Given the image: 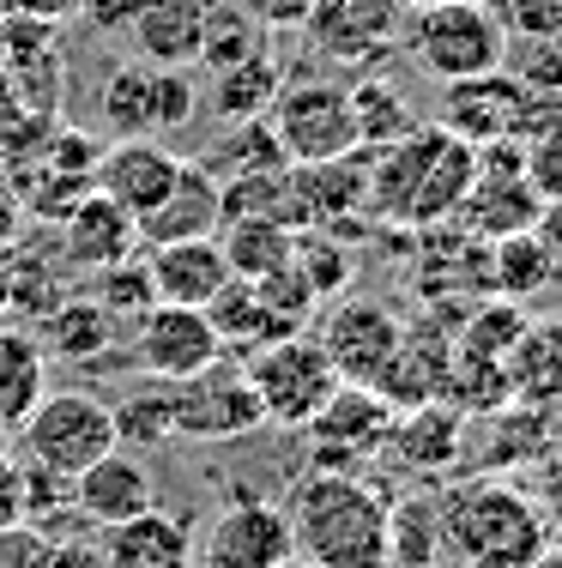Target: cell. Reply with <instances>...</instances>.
I'll return each instance as SVG.
<instances>
[{
	"instance_id": "obj_26",
	"label": "cell",
	"mask_w": 562,
	"mask_h": 568,
	"mask_svg": "<svg viewBox=\"0 0 562 568\" xmlns=\"http://www.w3.org/2000/svg\"><path fill=\"white\" fill-rule=\"evenodd\" d=\"M285 91V67H278L273 49H248V55L212 67V103H218L224 121H254L273 110V98Z\"/></svg>"
},
{
	"instance_id": "obj_18",
	"label": "cell",
	"mask_w": 562,
	"mask_h": 568,
	"mask_svg": "<svg viewBox=\"0 0 562 568\" xmlns=\"http://www.w3.org/2000/svg\"><path fill=\"white\" fill-rule=\"evenodd\" d=\"M140 254V219L122 212L115 200H103L98 187L79 194L73 206L61 212V261L79 266V273H98V266L133 261Z\"/></svg>"
},
{
	"instance_id": "obj_21",
	"label": "cell",
	"mask_w": 562,
	"mask_h": 568,
	"mask_svg": "<svg viewBox=\"0 0 562 568\" xmlns=\"http://www.w3.org/2000/svg\"><path fill=\"white\" fill-rule=\"evenodd\" d=\"M145 273H152V296L176 308H212L218 291L231 284V261H224L218 236H194V242H164L145 248Z\"/></svg>"
},
{
	"instance_id": "obj_46",
	"label": "cell",
	"mask_w": 562,
	"mask_h": 568,
	"mask_svg": "<svg viewBox=\"0 0 562 568\" xmlns=\"http://www.w3.org/2000/svg\"><path fill=\"white\" fill-rule=\"evenodd\" d=\"M19 236H24V200H19V187L7 182V170H0V254L19 248Z\"/></svg>"
},
{
	"instance_id": "obj_47",
	"label": "cell",
	"mask_w": 562,
	"mask_h": 568,
	"mask_svg": "<svg viewBox=\"0 0 562 568\" xmlns=\"http://www.w3.org/2000/svg\"><path fill=\"white\" fill-rule=\"evenodd\" d=\"M532 236H539V248L551 254V266H556V278H562V200H544V206H539Z\"/></svg>"
},
{
	"instance_id": "obj_12",
	"label": "cell",
	"mask_w": 562,
	"mask_h": 568,
	"mask_svg": "<svg viewBox=\"0 0 562 568\" xmlns=\"http://www.w3.org/2000/svg\"><path fill=\"white\" fill-rule=\"evenodd\" d=\"M399 339H406V321L381 296H339V308H327V321H320V351H327L333 375L357 387L381 382Z\"/></svg>"
},
{
	"instance_id": "obj_29",
	"label": "cell",
	"mask_w": 562,
	"mask_h": 568,
	"mask_svg": "<svg viewBox=\"0 0 562 568\" xmlns=\"http://www.w3.org/2000/svg\"><path fill=\"white\" fill-rule=\"evenodd\" d=\"M551 278H556V266H551V254L539 248L532 230L484 242V291H497L502 303H527V296L551 291Z\"/></svg>"
},
{
	"instance_id": "obj_33",
	"label": "cell",
	"mask_w": 562,
	"mask_h": 568,
	"mask_svg": "<svg viewBox=\"0 0 562 568\" xmlns=\"http://www.w3.org/2000/svg\"><path fill=\"white\" fill-rule=\"evenodd\" d=\"M218 248L224 261H231V278H260L273 273V266L290 261V248H297V230L290 224H273V219H224L218 224Z\"/></svg>"
},
{
	"instance_id": "obj_20",
	"label": "cell",
	"mask_w": 562,
	"mask_h": 568,
	"mask_svg": "<svg viewBox=\"0 0 562 568\" xmlns=\"http://www.w3.org/2000/svg\"><path fill=\"white\" fill-rule=\"evenodd\" d=\"M73 503L91 526H122V520H133V514L157 508V478H152V466H145L140 454L110 448L73 478Z\"/></svg>"
},
{
	"instance_id": "obj_44",
	"label": "cell",
	"mask_w": 562,
	"mask_h": 568,
	"mask_svg": "<svg viewBox=\"0 0 562 568\" xmlns=\"http://www.w3.org/2000/svg\"><path fill=\"white\" fill-rule=\"evenodd\" d=\"M79 0H0V19H37V24H61L73 19Z\"/></svg>"
},
{
	"instance_id": "obj_16",
	"label": "cell",
	"mask_w": 562,
	"mask_h": 568,
	"mask_svg": "<svg viewBox=\"0 0 562 568\" xmlns=\"http://www.w3.org/2000/svg\"><path fill=\"white\" fill-rule=\"evenodd\" d=\"M224 224V182L212 175L200 158H182L170 194L140 219V248H164V242H194V236H218Z\"/></svg>"
},
{
	"instance_id": "obj_50",
	"label": "cell",
	"mask_w": 562,
	"mask_h": 568,
	"mask_svg": "<svg viewBox=\"0 0 562 568\" xmlns=\"http://www.w3.org/2000/svg\"><path fill=\"white\" fill-rule=\"evenodd\" d=\"M285 568H320V562H303V557H290V562H285Z\"/></svg>"
},
{
	"instance_id": "obj_1",
	"label": "cell",
	"mask_w": 562,
	"mask_h": 568,
	"mask_svg": "<svg viewBox=\"0 0 562 568\" xmlns=\"http://www.w3.org/2000/svg\"><path fill=\"white\" fill-rule=\"evenodd\" d=\"M290 545L320 568H387V490L364 471L309 466L285 490Z\"/></svg>"
},
{
	"instance_id": "obj_41",
	"label": "cell",
	"mask_w": 562,
	"mask_h": 568,
	"mask_svg": "<svg viewBox=\"0 0 562 568\" xmlns=\"http://www.w3.org/2000/svg\"><path fill=\"white\" fill-rule=\"evenodd\" d=\"M514 79L532 103H556L562 110V43H532V55L514 67Z\"/></svg>"
},
{
	"instance_id": "obj_34",
	"label": "cell",
	"mask_w": 562,
	"mask_h": 568,
	"mask_svg": "<svg viewBox=\"0 0 562 568\" xmlns=\"http://www.w3.org/2000/svg\"><path fill=\"white\" fill-rule=\"evenodd\" d=\"M351 115H357V145L364 152H381V145L406 140L411 128H418V110H411V98L394 85V79L369 73L351 85Z\"/></svg>"
},
{
	"instance_id": "obj_49",
	"label": "cell",
	"mask_w": 562,
	"mask_h": 568,
	"mask_svg": "<svg viewBox=\"0 0 562 568\" xmlns=\"http://www.w3.org/2000/svg\"><path fill=\"white\" fill-rule=\"evenodd\" d=\"M7 303H12V296H7V273H0V315H7Z\"/></svg>"
},
{
	"instance_id": "obj_53",
	"label": "cell",
	"mask_w": 562,
	"mask_h": 568,
	"mask_svg": "<svg viewBox=\"0 0 562 568\" xmlns=\"http://www.w3.org/2000/svg\"><path fill=\"white\" fill-rule=\"evenodd\" d=\"M436 568H448V562H436Z\"/></svg>"
},
{
	"instance_id": "obj_27",
	"label": "cell",
	"mask_w": 562,
	"mask_h": 568,
	"mask_svg": "<svg viewBox=\"0 0 562 568\" xmlns=\"http://www.w3.org/2000/svg\"><path fill=\"white\" fill-rule=\"evenodd\" d=\"M98 115L115 140H145V133H157V67H145V61L110 67L103 85H98Z\"/></svg>"
},
{
	"instance_id": "obj_13",
	"label": "cell",
	"mask_w": 562,
	"mask_h": 568,
	"mask_svg": "<svg viewBox=\"0 0 562 568\" xmlns=\"http://www.w3.org/2000/svg\"><path fill=\"white\" fill-rule=\"evenodd\" d=\"M436 128H448L472 152L490 140H527V91H520V79L508 67L478 73V79H453V85H441Z\"/></svg>"
},
{
	"instance_id": "obj_3",
	"label": "cell",
	"mask_w": 562,
	"mask_h": 568,
	"mask_svg": "<svg viewBox=\"0 0 562 568\" xmlns=\"http://www.w3.org/2000/svg\"><path fill=\"white\" fill-rule=\"evenodd\" d=\"M369 158H375V164H369L364 175H369L375 212H387V219H406V224H436V219H448V212L466 200L472 170H478V152H472V145L453 140V133L436 128V121H418L406 140L381 145V152H369Z\"/></svg>"
},
{
	"instance_id": "obj_5",
	"label": "cell",
	"mask_w": 562,
	"mask_h": 568,
	"mask_svg": "<svg viewBox=\"0 0 562 568\" xmlns=\"http://www.w3.org/2000/svg\"><path fill=\"white\" fill-rule=\"evenodd\" d=\"M406 49L430 79H478L508 67V31L490 0H436V7H411L406 19Z\"/></svg>"
},
{
	"instance_id": "obj_48",
	"label": "cell",
	"mask_w": 562,
	"mask_h": 568,
	"mask_svg": "<svg viewBox=\"0 0 562 568\" xmlns=\"http://www.w3.org/2000/svg\"><path fill=\"white\" fill-rule=\"evenodd\" d=\"M527 568H562V545L551 538V545H544V550H539V557H532Z\"/></svg>"
},
{
	"instance_id": "obj_4",
	"label": "cell",
	"mask_w": 562,
	"mask_h": 568,
	"mask_svg": "<svg viewBox=\"0 0 562 568\" xmlns=\"http://www.w3.org/2000/svg\"><path fill=\"white\" fill-rule=\"evenodd\" d=\"M12 436H19L24 471H43L61 484H73L91 459L122 448L115 442V405L91 387H43V399L31 405V417Z\"/></svg>"
},
{
	"instance_id": "obj_24",
	"label": "cell",
	"mask_w": 562,
	"mask_h": 568,
	"mask_svg": "<svg viewBox=\"0 0 562 568\" xmlns=\"http://www.w3.org/2000/svg\"><path fill=\"white\" fill-rule=\"evenodd\" d=\"M502 375H508V399L551 405L556 412V399H562V321H527L520 339L502 357Z\"/></svg>"
},
{
	"instance_id": "obj_7",
	"label": "cell",
	"mask_w": 562,
	"mask_h": 568,
	"mask_svg": "<svg viewBox=\"0 0 562 568\" xmlns=\"http://www.w3.org/2000/svg\"><path fill=\"white\" fill-rule=\"evenodd\" d=\"M266 121H273V133H278L290 164H333V158L364 152V145H357L351 91L333 85V79H290L273 98Z\"/></svg>"
},
{
	"instance_id": "obj_9",
	"label": "cell",
	"mask_w": 562,
	"mask_h": 568,
	"mask_svg": "<svg viewBox=\"0 0 562 568\" xmlns=\"http://www.w3.org/2000/svg\"><path fill=\"white\" fill-rule=\"evenodd\" d=\"M133 369L145 375V382H194L200 369H212V363H224V339L218 327H212L206 308H176V303H152L140 321H133Z\"/></svg>"
},
{
	"instance_id": "obj_10",
	"label": "cell",
	"mask_w": 562,
	"mask_h": 568,
	"mask_svg": "<svg viewBox=\"0 0 562 568\" xmlns=\"http://www.w3.org/2000/svg\"><path fill=\"white\" fill-rule=\"evenodd\" d=\"M98 152L103 145L79 128H55L37 145H24L19 164L7 170V182L19 187V200H24V219H61L79 194H91Z\"/></svg>"
},
{
	"instance_id": "obj_30",
	"label": "cell",
	"mask_w": 562,
	"mask_h": 568,
	"mask_svg": "<svg viewBox=\"0 0 562 568\" xmlns=\"http://www.w3.org/2000/svg\"><path fill=\"white\" fill-rule=\"evenodd\" d=\"M436 562H448L436 490L387 503V568H436Z\"/></svg>"
},
{
	"instance_id": "obj_51",
	"label": "cell",
	"mask_w": 562,
	"mask_h": 568,
	"mask_svg": "<svg viewBox=\"0 0 562 568\" xmlns=\"http://www.w3.org/2000/svg\"><path fill=\"white\" fill-rule=\"evenodd\" d=\"M406 7H436V0H406Z\"/></svg>"
},
{
	"instance_id": "obj_22",
	"label": "cell",
	"mask_w": 562,
	"mask_h": 568,
	"mask_svg": "<svg viewBox=\"0 0 562 568\" xmlns=\"http://www.w3.org/2000/svg\"><path fill=\"white\" fill-rule=\"evenodd\" d=\"M103 568H200V538L182 514L145 508L122 526H103Z\"/></svg>"
},
{
	"instance_id": "obj_32",
	"label": "cell",
	"mask_w": 562,
	"mask_h": 568,
	"mask_svg": "<svg viewBox=\"0 0 562 568\" xmlns=\"http://www.w3.org/2000/svg\"><path fill=\"white\" fill-rule=\"evenodd\" d=\"M218 182H236V175H273V170H290L285 145H278L273 121L254 115V121H231L224 140H212V152L200 158Z\"/></svg>"
},
{
	"instance_id": "obj_2",
	"label": "cell",
	"mask_w": 562,
	"mask_h": 568,
	"mask_svg": "<svg viewBox=\"0 0 562 568\" xmlns=\"http://www.w3.org/2000/svg\"><path fill=\"white\" fill-rule=\"evenodd\" d=\"M436 503L441 545L460 568H527L556 538L539 496L508 471H478L466 484H448V490H436Z\"/></svg>"
},
{
	"instance_id": "obj_17",
	"label": "cell",
	"mask_w": 562,
	"mask_h": 568,
	"mask_svg": "<svg viewBox=\"0 0 562 568\" xmlns=\"http://www.w3.org/2000/svg\"><path fill=\"white\" fill-rule=\"evenodd\" d=\"M176 170H182V158L145 133V140H115V145H103L91 187H98L103 200H115L122 212H133V219H145V212H152L157 200L170 194Z\"/></svg>"
},
{
	"instance_id": "obj_42",
	"label": "cell",
	"mask_w": 562,
	"mask_h": 568,
	"mask_svg": "<svg viewBox=\"0 0 562 568\" xmlns=\"http://www.w3.org/2000/svg\"><path fill=\"white\" fill-rule=\"evenodd\" d=\"M200 110V91L187 67H157V128H187Z\"/></svg>"
},
{
	"instance_id": "obj_37",
	"label": "cell",
	"mask_w": 562,
	"mask_h": 568,
	"mask_svg": "<svg viewBox=\"0 0 562 568\" xmlns=\"http://www.w3.org/2000/svg\"><path fill=\"white\" fill-rule=\"evenodd\" d=\"M266 31L248 19L236 0H206V37H200V67H224L248 49H260Z\"/></svg>"
},
{
	"instance_id": "obj_14",
	"label": "cell",
	"mask_w": 562,
	"mask_h": 568,
	"mask_svg": "<svg viewBox=\"0 0 562 568\" xmlns=\"http://www.w3.org/2000/svg\"><path fill=\"white\" fill-rule=\"evenodd\" d=\"M170 405H176V436L187 442H243L266 424L260 399H254L243 369H200L194 382L170 387Z\"/></svg>"
},
{
	"instance_id": "obj_28",
	"label": "cell",
	"mask_w": 562,
	"mask_h": 568,
	"mask_svg": "<svg viewBox=\"0 0 562 568\" xmlns=\"http://www.w3.org/2000/svg\"><path fill=\"white\" fill-rule=\"evenodd\" d=\"M115 333H122V321L103 315L91 296H61V303L43 308V333H37V345L55 351V357H73V363H98V351H110Z\"/></svg>"
},
{
	"instance_id": "obj_19",
	"label": "cell",
	"mask_w": 562,
	"mask_h": 568,
	"mask_svg": "<svg viewBox=\"0 0 562 568\" xmlns=\"http://www.w3.org/2000/svg\"><path fill=\"white\" fill-rule=\"evenodd\" d=\"M460 448H466V424H460V405L448 399H423V405H406L387 429V459L411 471V478H441V471L460 466Z\"/></svg>"
},
{
	"instance_id": "obj_25",
	"label": "cell",
	"mask_w": 562,
	"mask_h": 568,
	"mask_svg": "<svg viewBox=\"0 0 562 568\" xmlns=\"http://www.w3.org/2000/svg\"><path fill=\"white\" fill-rule=\"evenodd\" d=\"M562 442V424L551 405H527L508 399L490 412V448H484V471H508V466H539Z\"/></svg>"
},
{
	"instance_id": "obj_8",
	"label": "cell",
	"mask_w": 562,
	"mask_h": 568,
	"mask_svg": "<svg viewBox=\"0 0 562 568\" xmlns=\"http://www.w3.org/2000/svg\"><path fill=\"white\" fill-rule=\"evenodd\" d=\"M297 557L290 520L273 496L231 490L200 532V568H285Z\"/></svg>"
},
{
	"instance_id": "obj_52",
	"label": "cell",
	"mask_w": 562,
	"mask_h": 568,
	"mask_svg": "<svg viewBox=\"0 0 562 568\" xmlns=\"http://www.w3.org/2000/svg\"><path fill=\"white\" fill-rule=\"evenodd\" d=\"M556 424H562V399H556Z\"/></svg>"
},
{
	"instance_id": "obj_6",
	"label": "cell",
	"mask_w": 562,
	"mask_h": 568,
	"mask_svg": "<svg viewBox=\"0 0 562 568\" xmlns=\"http://www.w3.org/2000/svg\"><path fill=\"white\" fill-rule=\"evenodd\" d=\"M243 375H248L254 399H260V417L278 424V429H303L320 405H327L333 387H339V375H333L320 339L303 333V327L285 333V339H273V345H260Z\"/></svg>"
},
{
	"instance_id": "obj_11",
	"label": "cell",
	"mask_w": 562,
	"mask_h": 568,
	"mask_svg": "<svg viewBox=\"0 0 562 568\" xmlns=\"http://www.w3.org/2000/svg\"><path fill=\"white\" fill-rule=\"evenodd\" d=\"M394 405H387L375 387H357V382H339L327 394V405L309 417V466H327V471H364V459H375L387 448V429H394Z\"/></svg>"
},
{
	"instance_id": "obj_15",
	"label": "cell",
	"mask_w": 562,
	"mask_h": 568,
	"mask_svg": "<svg viewBox=\"0 0 562 568\" xmlns=\"http://www.w3.org/2000/svg\"><path fill=\"white\" fill-rule=\"evenodd\" d=\"M406 0H333V7L309 12V43L327 61H387L399 43H406Z\"/></svg>"
},
{
	"instance_id": "obj_40",
	"label": "cell",
	"mask_w": 562,
	"mask_h": 568,
	"mask_svg": "<svg viewBox=\"0 0 562 568\" xmlns=\"http://www.w3.org/2000/svg\"><path fill=\"white\" fill-rule=\"evenodd\" d=\"M520 175H527V187L539 194V206L544 200H562V128L520 140Z\"/></svg>"
},
{
	"instance_id": "obj_39",
	"label": "cell",
	"mask_w": 562,
	"mask_h": 568,
	"mask_svg": "<svg viewBox=\"0 0 562 568\" xmlns=\"http://www.w3.org/2000/svg\"><path fill=\"white\" fill-rule=\"evenodd\" d=\"M490 7L520 43H562V0H490Z\"/></svg>"
},
{
	"instance_id": "obj_36",
	"label": "cell",
	"mask_w": 562,
	"mask_h": 568,
	"mask_svg": "<svg viewBox=\"0 0 562 568\" xmlns=\"http://www.w3.org/2000/svg\"><path fill=\"white\" fill-rule=\"evenodd\" d=\"M176 436V405H170V387H140L133 399L115 405V442L122 448H164Z\"/></svg>"
},
{
	"instance_id": "obj_45",
	"label": "cell",
	"mask_w": 562,
	"mask_h": 568,
	"mask_svg": "<svg viewBox=\"0 0 562 568\" xmlns=\"http://www.w3.org/2000/svg\"><path fill=\"white\" fill-rule=\"evenodd\" d=\"M133 7H140V0H79V19H85L91 31H127Z\"/></svg>"
},
{
	"instance_id": "obj_54",
	"label": "cell",
	"mask_w": 562,
	"mask_h": 568,
	"mask_svg": "<svg viewBox=\"0 0 562 568\" xmlns=\"http://www.w3.org/2000/svg\"><path fill=\"white\" fill-rule=\"evenodd\" d=\"M556 545H562V538H556Z\"/></svg>"
},
{
	"instance_id": "obj_43",
	"label": "cell",
	"mask_w": 562,
	"mask_h": 568,
	"mask_svg": "<svg viewBox=\"0 0 562 568\" xmlns=\"http://www.w3.org/2000/svg\"><path fill=\"white\" fill-rule=\"evenodd\" d=\"M260 31H290V24L309 19V0H236Z\"/></svg>"
},
{
	"instance_id": "obj_23",
	"label": "cell",
	"mask_w": 562,
	"mask_h": 568,
	"mask_svg": "<svg viewBox=\"0 0 562 568\" xmlns=\"http://www.w3.org/2000/svg\"><path fill=\"white\" fill-rule=\"evenodd\" d=\"M127 37L145 67H200L206 0H140L127 19Z\"/></svg>"
},
{
	"instance_id": "obj_35",
	"label": "cell",
	"mask_w": 562,
	"mask_h": 568,
	"mask_svg": "<svg viewBox=\"0 0 562 568\" xmlns=\"http://www.w3.org/2000/svg\"><path fill=\"white\" fill-rule=\"evenodd\" d=\"M85 296L103 308V315H115V321H127V327H133V321L157 303V296H152V273H145V254L115 261V266H98V273L85 278Z\"/></svg>"
},
{
	"instance_id": "obj_38",
	"label": "cell",
	"mask_w": 562,
	"mask_h": 568,
	"mask_svg": "<svg viewBox=\"0 0 562 568\" xmlns=\"http://www.w3.org/2000/svg\"><path fill=\"white\" fill-rule=\"evenodd\" d=\"M290 261H297V273L315 284V296H339L345 284H351V254H345L333 236H297Z\"/></svg>"
},
{
	"instance_id": "obj_31",
	"label": "cell",
	"mask_w": 562,
	"mask_h": 568,
	"mask_svg": "<svg viewBox=\"0 0 562 568\" xmlns=\"http://www.w3.org/2000/svg\"><path fill=\"white\" fill-rule=\"evenodd\" d=\"M43 387H49L43 345H37L31 333L0 327V436L31 417V405L43 399Z\"/></svg>"
}]
</instances>
